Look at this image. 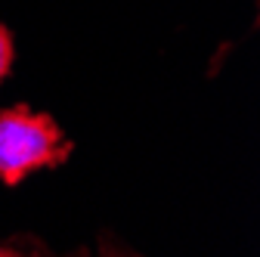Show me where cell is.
I'll return each mask as SVG.
<instances>
[{"instance_id":"6da1fadb","label":"cell","mask_w":260,"mask_h":257,"mask_svg":"<svg viewBox=\"0 0 260 257\" xmlns=\"http://www.w3.org/2000/svg\"><path fill=\"white\" fill-rule=\"evenodd\" d=\"M72 155V140L50 115L28 106L0 109V183L19 186L28 174L59 168Z\"/></svg>"},{"instance_id":"7a4b0ae2","label":"cell","mask_w":260,"mask_h":257,"mask_svg":"<svg viewBox=\"0 0 260 257\" xmlns=\"http://www.w3.org/2000/svg\"><path fill=\"white\" fill-rule=\"evenodd\" d=\"M10 69H13V38H10V31L0 25V84L10 75Z\"/></svg>"}]
</instances>
